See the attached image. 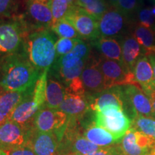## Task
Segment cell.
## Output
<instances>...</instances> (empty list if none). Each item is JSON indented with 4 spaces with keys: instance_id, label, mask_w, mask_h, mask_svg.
<instances>
[{
    "instance_id": "1",
    "label": "cell",
    "mask_w": 155,
    "mask_h": 155,
    "mask_svg": "<svg viewBox=\"0 0 155 155\" xmlns=\"http://www.w3.org/2000/svg\"><path fill=\"white\" fill-rule=\"evenodd\" d=\"M40 70L30 61L17 55L7 58L2 68L0 86L7 91H33Z\"/></svg>"
},
{
    "instance_id": "2",
    "label": "cell",
    "mask_w": 155,
    "mask_h": 155,
    "mask_svg": "<svg viewBox=\"0 0 155 155\" xmlns=\"http://www.w3.org/2000/svg\"><path fill=\"white\" fill-rule=\"evenodd\" d=\"M55 38L48 30L34 32L28 40V54L30 63L40 70L49 69L56 58Z\"/></svg>"
},
{
    "instance_id": "3",
    "label": "cell",
    "mask_w": 155,
    "mask_h": 155,
    "mask_svg": "<svg viewBox=\"0 0 155 155\" xmlns=\"http://www.w3.org/2000/svg\"><path fill=\"white\" fill-rule=\"evenodd\" d=\"M94 113L95 124L106 129L117 141L121 140L131 126V120L120 106L109 105Z\"/></svg>"
},
{
    "instance_id": "4",
    "label": "cell",
    "mask_w": 155,
    "mask_h": 155,
    "mask_svg": "<svg viewBox=\"0 0 155 155\" xmlns=\"http://www.w3.org/2000/svg\"><path fill=\"white\" fill-rule=\"evenodd\" d=\"M69 116L59 109H51L45 106L40 108L34 119V127L41 132H53L60 139L66 130Z\"/></svg>"
},
{
    "instance_id": "5",
    "label": "cell",
    "mask_w": 155,
    "mask_h": 155,
    "mask_svg": "<svg viewBox=\"0 0 155 155\" xmlns=\"http://www.w3.org/2000/svg\"><path fill=\"white\" fill-rule=\"evenodd\" d=\"M64 19L74 27L80 38L94 41L101 37L99 21L79 6H71Z\"/></svg>"
},
{
    "instance_id": "6",
    "label": "cell",
    "mask_w": 155,
    "mask_h": 155,
    "mask_svg": "<svg viewBox=\"0 0 155 155\" xmlns=\"http://www.w3.org/2000/svg\"><path fill=\"white\" fill-rule=\"evenodd\" d=\"M121 155H150L155 154V141L130 127L118 143Z\"/></svg>"
},
{
    "instance_id": "7",
    "label": "cell",
    "mask_w": 155,
    "mask_h": 155,
    "mask_svg": "<svg viewBox=\"0 0 155 155\" xmlns=\"http://www.w3.org/2000/svg\"><path fill=\"white\" fill-rule=\"evenodd\" d=\"M98 62L104 75L106 89L136 83L134 73L128 71L121 62L105 58H100Z\"/></svg>"
},
{
    "instance_id": "8",
    "label": "cell",
    "mask_w": 155,
    "mask_h": 155,
    "mask_svg": "<svg viewBox=\"0 0 155 155\" xmlns=\"http://www.w3.org/2000/svg\"><path fill=\"white\" fill-rule=\"evenodd\" d=\"M32 129H26L9 119L0 125V150L9 154L24 146Z\"/></svg>"
},
{
    "instance_id": "9",
    "label": "cell",
    "mask_w": 155,
    "mask_h": 155,
    "mask_svg": "<svg viewBox=\"0 0 155 155\" xmlns=\"http://www.w3.org/2000/svg\"><path fill=\"white\" fill-rule=\"evenodd\" d=\"M125 100V109L129 106L134 115H141L155 118L150 98L142 89L135 84L127 85L122 87Z\"/></svg>"
},
{
    "instance_id": "10",
    "label": "cell",
    "mask_w": 155,
    "mask_h": 155,
    "mask_svg": "<svg viewBox=\"0 0 155 155\" xmlns=\"http://www.w3.org/2000/svg\"><path fill=\"white\" fill-rule=\"evenodd\" d=\"M61 139L53 132H41L32 129L28 144L36 155H56Z\"/></svg>"
},
{
    "instance_id": "11",
    "label": "cell",
    "mask_w": 155,
    "mask_h": 155,
    "mask_svg": "<svg viewBox=\"0 0 155 155\" xmlns=\"http://www.w3.org/2000/svg\"><path fill=\"white\" fill-rule=\"evenodd\" d=\"M87 96L91 110L94 111L109 105L118 106L125 109L124 96L121 86L112 87L98 94H90Z\"/></svg>"
},
{
    "instance_id": "12",
    "label": "cell",
    "mask_w": 155,
    "mask_h": 155,
    "mask_svg": "<svg viewBox=\"0 0 155 155\" xmlns=\"http://www.w3.org/2000/svg\"><path fill=\"white\" fill-rule=\"evenodd\" d=\"M81 80L86 91L90 94H98L106 89L104 75L96 60L89 58L87 59L81 74Z\"/></svg>"
},
{
    "instance_id": "13",
    "label": "cell",
    "mask_w": 155,
    "mask_h": 155,
    "mask_svg": "<svg viewBox=\"0 0 155 155\" xmlns=\"http://www.w3.org/2000/svg\"><path fill=\"white\" fill-rule=\"evenodd\" d=\"M127 17L114 7L106 11L99 20L101 37L111 38L121 34L127 25Z\"/></svg>"
},
{
    "instance_id": "14",
    "label": "cell",
    "mask_w": 155,
    "mask_h": 155,
    "mask_svg": "<svg viewBox=\"0 0 155 155\" xmlns=\"http://www.w3.org/2000/svg\"><path fill=\"white\" fill-rule=\"evenodd\" d=\"M32 92L25 97L9 117V120L26 129L34 128L35 116L40 110L32 99Z\"/></svg>"
},
{
    "instance_id": "15",
    "label": "cell",
    "mask_w": 155,
    "mask_h": 155,
    "mask_svg": "<svg viewBox=\"0 0 155 155\" xmlns=\"http://www.w3.org/2000/svg\"><path fill=\"white\" fill-rule=\"evenodd\" d=\"M22 28L17 22L0 25V53L17 51L22 42Z\"/></svg>"
},
{
    "instance_id": "16",
    "label": "cell",
    "mask_w": 155,
    "mask_h": 155,
    "mask_svg": "<svg viewBox=\"0 0 155 155\" xmlns=\"http://www.w3.org/2000/svg\"><path fill=\"white\" fill-rule=\"evenodd\" d=\"M88 96L86 94H74L65 92L63 101L59 107L71 119H78L90 110Z\"/></svg>"
},
{
    "instance_id": "17",
    "label": "cell",
    "mask_w": 155,
    "mask_h": 155,
    "mask_svg": "<svg viewBox=\"0 0 155 155\" xmlns=\"http://www.w3.org/2000/svg\"><path fill=\"white\" fill-rule=\"evenodd\" d=\"M133 73L136 83H138L147 95L155 90L154 72L148 56L139 58L134 68Z\"/></svg>"
},
{
    "instance_id": "18",
    "label": "cell",
    "mask_w": 155,
    "mask_h": 155,
    "mask_svg": "<svg viewBox=\"0 0 155 155\" xmlns=\"http://www.w3.org/2000/svg\"><path fill=\"white\" fill-rule=\"evenodd\" d=\"M121 63L129 72L133 73L134 68L139 58L146 55L144 50L131 35H127L121 42Z\"/></svg>"
},
{
    "instance_id": "19",
    "label": "cell",
    "mask_w": 155,
    "mask_h": 155,
    "mask_svg": "<svg viewBox=\"0 0 155 155\" xmlns=\"http://www.w3.org/2000/svg\"><path fill=\"white\" fill-rule=\"evenodd\" d=\"M28 9L30 16L39 25L52 26V0H29Z\"/></svg>"
},
{
    "instance_id": "20",
    "label": "cell",
    "mask_w": 155,
    "mask_h": 155,
    "mask_svg": "<svg viewBox=\"0 0 155 155\" xmlns=\"http://www.w3.org/2000/svg\"><path fill=\"white\" fill-rule=\"evenodd\" d=\"M90 55V48L82 40L78 43L71 52L59 58L57 64L54 65L55 69L62 68H71L75 67L83 60H87Z\"/></svg>"
},
{
    "instance_id": "21",
    "label": "cell",
    "mask_w": 155,
    "mask_h": 155,
    "mask_svg": "<svg viewBox=\"0 0 155 155\" xmlns=\"http://www.w3.org/2000/svg\"><path fill=\"white\" fill-rule=\"evenodd\" d=\"M93 45L106 59L121 63V44L113 38L100 37L93 42Z\"/></svg>"
},
{
    "instance_id": "22",
    "label": "cell",
    "mask_w": 155,
    "mask_h": 155,
    "mask_svg": "<svg viewBox=\"0 0 155 155\" xmlns=\"http://www.w3.org/2000/svg\"><path fill=\"white\" fill-rule=\"evenodd\" d=\"M83 135L88 140L100 147H109L119 143L108 131L95 124L87 127Z\"/></svg>"
},
{
    "instance_id": "23",
    "label": "cell",
    "mask_w": 155,
    "mask_h": 155,
    "mask_svg": "<svg viewBox=\"0 0 155 155\" xmlns=\"http://www.w3.org/2000/svg\"><path fill=\"white\" fill-rule=\"evenodd\" d=\"M65 96V88L54 79H49L47 82L45 106L51 109H59Z\"/></svg>"
},
{
    "instance_id": "24",
    "label": "cell",
    "mask_w": 155,
    "mask_h": 155,
    "mask_svg": "<svg viewBox=\"0 0 155 155\" xmlns=\"http://www.w3.org/2000/svg\"><path fill=\"white\" fill-rule=\"evenodd\" d=\"M32 92L22 93L5 91V92L0 94V114L9 119L15 108L22 102L27 95Z\"/></svg>"
},
{
    "instance_id": "25",
    "label": "cell",
    "mask_w": 155,
    "mask_h": 155,
    "mask_svg": "<svg viewBox=\"0 0 155 155\" xmlns=\"http://www.w3.org/2000/svg\"><path fill=\"white\" fill-rule=\"evenodd\" d=\"M132 35L144 50L147 56L151 54H155L154 31L137 24L134 28Z\"/></svg>"
},
{
    "instance_id": "26",
    "label": "cell",
    "mask_w": 155,
    "mask_h": 155,
    "mask_svg": "<svg viewBox=\"0 0 155 155\" xmlns=\"http://www.w3.org/2000/svg\"><path fill=\"white\" fill-rule=\"evenodd\" d=\"M131 127L155 141V118L134 115L131 120Z\"/></svg>"
},
{
    "instance_id": "27",
    "label": "cell",
    "mask_w": 155,
    "mask_h": 155,
    "mask_svg": "<svg viewBox=\"0 0 155 155\" xmlns=\"http://www.w3.org/2000/svg\"><path fill=\"white\" fill-rule=\"evenodd\" d=\"M49 69L44 70L43 73L39 77L32 92V99L36 106L40 108L45 106L46 96V88H47V74Z\"/></svg>"
},
{
    "instance_id": "28",
    "label": "cell",
    "mask_w": 155,
    "mask_h": 155,
    "mask_svg": "<svg viewBox=\"0 0 155 155\" xmlns=\"http://www.w3.org/2000/svg\"><path fill=\"white\" fill-rule=\"evenodd\" d=\"M86 61L87 60H83L77 65L71 68H62L56 69L58 71V75L61 77V80L65 83V86L73 81L81 78L83 68L86 65Z\"/></svg>"
},
{
    "instance_id": "29",
    "label": "cell",
    "mask_w": 155,
    "mask_h": 155,
    "mask_svg": "<svg viewBox=\"0 0 155 155\" xmlns=\"http://www.w3.org/2000/svg\"><path fill=\"white\" fill-rule=\"evenodd\" d=\"M51 29L58 36L61 37V38H80L74 27L64 18L52 25Z\"/></svg>"
},
{
    "instance_id": "30",
    "label": "cell",
    "mask_w": 155,
    "mask_h": 155,
    "mask_svg": "<svg viewBox=\"0 0 155 155\" xmlns=\"http://www.w3.org/2000/svg\"><path fill=\"white\" fill-rule=\"evenodd\" d=\"M71 6L72 5H70L68 0H52V25L66 16Z\"/></svg>"
},
{
    "instance_id": "31",
    "label": "cell",
    "mask_w": 155,
    "mask_h": 155,
    "mask_svg": "<svg viewBox=\"0 0 155 155\" xmlns=\"http://www.w3.org/2000/svg\"><path fill=\"white\" fill-rule=\"evenodd\" d=\"M108 5L105 0H92L83 7L88 14L99 21L103 15L108 10Z\"/></svg>"
},
{
    "instance_id": "32",
    "label": "cell",
    "mask_w": 155,
    "mask_h": 155,
    "mask_svg": "<svg viewBox=\"0 0 155 155\" xmlns=\"http://www.w3.org/2000/svg\"><path fill=\"white\" fill-rule=\"evenodd\" d=\"M81 39L61 38L56 42V57L61 58L73 50L75 46L81 41Z\"/></svg>"
},
{
    "instance_id": "33",
    "label": "cell",
    "mask_w": 155,
    "mask_h": 155,
    "mask_svg": "<svg viewBox=\"0 0 155 155\" xmlns=\"http://www.w3.org/2000/svg\"><path fill=\"white\" fill-rule=\"evenodd\" d=\"M141 4L142 0H119L115 8L128 16L138 12Z\"/></svg>"
},
{
    "instance_id": "34",
    "label": "cell",
    "mask_w": 155,
    "mask_h": 155,
    "mask_svg": "<svg viewBox=\"0 0 155 155\" xmlns=\"http://www.w3.org/2000/svg\"><path fill=\"white\" fill-rule=\"evenodd\" d=\"M137 24L151 29L155 32V17L153 15L151 8H141L137 13Z\"/></svg>"
},
{
    "instance_id": "35",
    "label": "cell",
    "mask_w": 155,
    "mask_h": 155,
    "mask_svg": "<svg viewBox=\"0 0 155 155\" xmlns=\"http://www.w3.org/2000/svg\"><path fill=\"white\" fill-rule=\"evenodd\" d=\"M86 155H121V153L119 145L116 144V145H111L109 147H102L96 152Z\"/></svg>"
},
{
    "instance_id": "36",
    "label": "cell",
    "mask_w": 155,
    "mask_h": 155,
    "mask_svg": "<svg viewBox=\"0 0 155 155\" xmlns=\"http://www.w3.org/2000/svg\"><path fill=\"white\" fill-rule=\"evenodd\" d=\"M15 7V0H0V17L7 16Z\"/></svg>"
},
{
    "instance_id": "37",
    "label": "cell",
    "mask_w": 155,
    "mask_h": 155,
    "mask_svg": "<svg viewBox=\"0 0 155 155\" xmlns=\"http://www.w3.org/2000/svg\"><path fill=\"white\" fill-rule=\"evenodd\" d=\"M8 155H36L28 143L24 146L17 148L16 150L11 151Z\"/></svg>"
},
{
    "instance_id": "38",
    "label": "cell",
    "mask_w": 155,
    "mask_h": 155,
    "mask_svg": "<svg viewBox=\"0 0 155 155\" xmlns=\"http://www.w3.org/2000/svg\"><path fill=\"white\" fill-rule=\"evenodd\" d=\"M147 96H149V98H150L151 103H152V106L153 108V111H154V115H155V90L151 91Z\"/></svg>"
},
{
    "instance_id": "39",
    "label": "cell",
    "mask_w": 155,
    "mask_h": 155,
    "mask_svg": "<svg viewBox=\"0 0 155 155\" xmlns=\"http://www.w3.org/2000/svg\"><path fill=\"white\" fill-rule=\"evenodd\" d=\"M148 58L150 61L151 65H152L153 72H154V81H155V54H151V55H149Z\"/></svg>"
},
{
    "instance_id": "40",
    "label": "cell",
    "mask_w": 155,
    "mask_h": 155,
    "mask_svg": "<svg viewBox=\"0 0 155 155\" xmlns=\"http://www.w3.org/2000/svg\"><path fill=\"white\" fill-rule=\"evenodd\" d=\"M92 0H75V5L79 6V7L83 8L85 6H86Z\"/></svg>"
},
{
    "instance_id": "41",
    "label": "cell",
    "mask_w": 155,
    "mask_h": 155,
    "mask_svg": "<svg viewBox=\"0 0 155 155\" xmlns=\"http://www.w3.org/2000/svg\"><path fill=\"white\" fill-rule=\"evenodd\" d=\"M108 2H109L110 5L115 8L116 5H117L118 2H119V0H108Z\"/></svg>"
},
{
    "instance_id": "42",
    "label": "cell",
    "mask_w": 155,
    "mask_h": 155,
    "mask_svg": "<svg viewBox=\"0 0 155 155\" xmlns=\"http://www.w3.org/2000/svg\"><path fill=\"white\" fill-rule=\"evenodd\" d=\"M7 120L8 119H7V118L5 117V116H2L1 114H0V125L2 124L3 123H5V122L6 121H7Z\"/></svg>"
},
{
    "instance_id": "43",
    "label": "cell",
    "mask_w": 155,
    "mask_h": 155,
    "mask_svg": "<svg viewBox=\"0 0 155 155\" xmlns=\"http://www.w3.org/2000/svg\"><path fill=\"white\" fill-rule=\"evenodd\" d=\"M71 5H75V0H68Z\"/></svg>"
},
{
    "instance_id": "44",
    "label": "cell",
    "mask_w": 155,
    "mask_h": 155,
    "mask_svg": "<svg viewBox=\"0 0 155 155\" xmlns=\"http://www.w3.org/2000/svg\"><path fill=\"white\" fill-rule=\"evenodd\" d=\"M151 11H152L153 15L155 17V5L153 6L152 8H151Z\"/></svg>"
},
{
    "instance_id": "45",
    "label": "cell",
    "mask_w": 155,
    "mask_h": 155,
    "mask_svg": "<svg viewBox=\"0 0 155 155\" xmlns=\"http://www.w3.org/2000/svg\"><path fill=\"white\" fill-rule=\"evenodd\" d=\"M0 155H8V153L4 152V151L0 150Z\"/></svg>"
},
{
    "instance_id": "46",
    "label": "cell",
    "mask_w": 155,
    "mask_h": 155,
    "mask_svg": "<svg viewBox=\"0 0 155 155\" xmlns=\"http://www.w3.org/2000/svg\"><path fill=\"white\" fill-rule=\"evenodd\" d=\"M56 155H73V154H56Z\"/></svg>"
},
{
    "instance_id": "47",
    "label": "cell",
    "mask_w": 155,
    "mask_h": 155,
    "mask_svg": "<svg viewBox=\"0 0 155 155\" xmlns=\"http://www.w3.org/2000/svg\"><path fill=\"white\" fill-rule=\"evenodd\" d=\"M150 155H155V154H150Z\"/></svg>"
},
{
    "instance_id": "48",
    "label": "cell",
    "mask_w": 155,
    "mask_h": 155,
    "mask_svg": "<svg viewBox=\"0 0 155 155\" xmlns=\"http://www.w3.org/2000/svg\"><path fill=\"white\" fill-rule=\"evenodd\" d=\"M154 2H155V0H154Z\"/></svg>"
}]
</instances>
